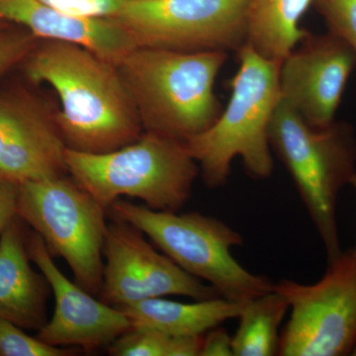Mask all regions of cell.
Here are the masks:
<instances>
[{
    "instance_id": "cell-1",
    "label": "cell",
    "mask_w": 356,
    "mask_h": 356,
    "mask_svg": "<svg viewBox=\"0 0 356 356\" xmlns=\"http://www.w3.org/2000/svg\"><path fill=\"white\" fill-rule=\"evenodd\" d=\"M23 63L30 81L57 92L54 120L69 149L108 153L144 134L120 70L109 60L79 44L44 41Z\"/></svg>"
},
{
    "instance_id": "cell-2",
    "label": "cell",
    "mask_w": 356,
    "mask_h": 356,
    "mask_svg": "<svg viewBox=\"0 0 356 356\" xmlns=\"http://www.w3.org/2000/svg\"><path fill=\"white\" fill-rule=\"evenodd\" d=\"M227 60L224 51L137 47L117 67L145 132L186 143L222 113L215 83Z\"/></svg>"
},
{
    "instance_id": "cell-3",
    "label": "cell",
    "mask_w": 356,
    "mask_h": 356,
    "mask_svg": "<svg viewBox=\"0 0 356 356\" xmlns=\"http://www.w3.org/2000/svg\"><path fill=\"white\" fill-rule=\"evenodd\" d=\"M236 54L238 67L229 83L228 104L209 129L186 142L204 184L213 189L227 184L236 158L254 179H266L273 172L269 128L281 99V64L248 44Z\"/></svg>"
},
{
    "instance_id": "cell-4",
    "label": "cell",
    "mask_w": 356,
    "mask_h": 356,
    "mask_svg": "<svg viewBox=\"0 0 356 356\" xmlns=\"http://www.w3.org/2000/svg\"><path fill=\"white\" fill-rule=\"evenodd\" d=\"M65 158L72 179L106 209L128 196L149 209L178 212L191 198L199 175L186 143L147 132L108 153L67 147Z\"/></svg>"
},
{
    "instance_id": "cell-5",
    "label": "cell",
    "mask_w": 356,
    "mask_h": 356,
    "mask_svg": "<svg viewBox=\"0 0 356 356\" xmlns=\"http://www.w3.org/2000/svg\"><path fill=\"white\" fill-rule=\"evenodd\" d=\"M269 140L289 172L307 212L324 243L327 261L343 252L337 222L339 192L356 173V135L348 122L325 128L307 124L280 99Z\"/></svg>"
},
{
    "instance_id": "cell-6",
    "label": "cell",
    "mask_w": 356,
    "mask_h": 356,
    "mask_svg": "<svg viewBox=\"0 0 356 356\" xmlns=\"http://www.w3.org/2000/svg\"><path fill=\"white\" fill-rule=\"evenodd\" d=\"M121 220L149 236L187 273L207 283L222 298L245 304L270 292L275 283L247 270L232 250L243 245L238 232L217 218L198 212H163L145 205L115 201L108 208Z\"/></svg>"
},
{
    "instance_id": "cell-7",
    "label": "cell",
    "mask_w": 356,
    "mask_h": 356,
    "mask_svg": "<svg viewBox=\"0 0 356 356\" xmlns=\"http://www.w3.org/2000/svg\"><path fill=\"white\" fill-rule=\"evenodd\" d=\"M105 211L65 175L19 184L18 216L41 236L51 255L67 261L77 284L96 297L104 269Z\"/></svg>"
},
{
    "instance_id": "cell-8",
    "label": "cell",
    "mask_w": 356,
    "mask_h": 356,
    "mask_svg": "<svg viewBox=\"0 0 356 356\" xmlns=\"http://www.w3.org/2000/svg\"><path fill=\"white\" fill-rule=\"evenodd\" d=\"M275 289L289 303L277 355L343 356L356 350V257L353 250L329 261L322 280L305 285L283 280Z\"/></svg>"
},
{
    "instance_id": "cell-9",
    "label": "cell",
    "mask_w": 356,
    "mask_h": 356,
    "mask_svg": "<svg viewBox=\"0 0 356 356\" xmlns=\"http://www.w3.org/2000/svg\"><path fill=\"white\" fill-rule=\"evenodd\" d=\"M113 19L144 48L229 53L247 42L245 0H127Z\"/></svg>"
},
{
    "instance_id": "cell-10",
    "label": "cell",
    "mask_w": 356,
    "mask_h": 356,
    "mask_svg": "<svg viewBox=\"0 0 356 356\" xmlns=\"http://www.w3.org/2000/svg\"><path fill=\"white\" fill-rule=\"evenodd\" d=\"M103 255L99 297L116 308L159 297L184 296L195 301L221 297L214 288L159 252L140 229L121 220L107 226Z\"/></svg>"
},
{
    "instance_id": "cell-11",
    "label": "cell",
    "mask_w": 356,
    "mask_h": 356,
    "mask_svg": "<svg viewBox=\"0 0 356 356\" xmlns=\"http://www.w3.org/2000/svg\"><path fill=\"white\" fill-rule=\"evenodd\" d=\"M355 67V51L343 39L308 32L280 65L281 99L312 127H327Z\"/></svg>"
},
{
    "instance_id": "cell-12",
    "label": "cell",
    "mask_w": 356,
    "mask_h": 356,
    "mask_svg": "<svg viewBox=\"0 0 356 356\" xmlns=\"http://www.w3.org/2000/svg\"><path fill=\"white\" fill-rule=\"evenodd\" d=\"M27 248L30 259L39 267L55 296L53 317L37 336L41 341L60 348L79 346L95 350L109 346L132 329L123 311L96 299L60 270L36 232H27Z\"/></svg>"
},
{
    "instance_id": "cell-13",
    "label": "cell",
    "mask_w": 356,
    "mask_h": 356,
    "mask_svg": "<svg viewBox=\"0 0 356 356\" xmlns=\"http://www.w3.org/2000/svg\"><path fill=\"white\" fill-rule=\"evenodd\" d=\"M64 140L32 96L0 93V178L21 184L67 173Z\"/></svg>"
},
{
    "instance_id": "cell-14",
    "label": "cell",
    "mask_w": 356,
    "mask_h": 356,
    "mask_svg": "<svg viewBox=\"0 0 356 356\" xmlns=\"http://www.w3.org/2000/svg\"><path fill=\"white\" fill-rule=\"evenodd\" d=\"M0 19L23 26L38 40L79 44L116 65L137 48L113 18L72 15L40 0H0Z\"/></svg>"
},
{
    "instance_id": "cell-15",
    "label": "cell",
    "mask_w": 356,
    "mask_h": 356,
    "mask_svg": "<svg viewBox=\"0 0 356 356\" xmlns=\"http://www.w3.org/2000/svg\"><path fill=\"white\" fill-rule=\"evenodd\" d=\"M30 261L27 232L18 216L0 236V320L40 331L47 323L50 286Z\"/></svg>"
},
{
    "instance_id": "cell-16",
    "label": "cell",
    "mask_w": 356,
    "mask_h": 356,
    "mask_svg": "<svg viewBox=\"0 0 356 356\" xmlns=\"http://www.w3.org/2000/svg\"><path fill=\"white\" fill-rule=\"evenodd\" d=\"M243 304L222 297L181 303L152 298L124 307L132 329L153 330L177 337H201L227 321L238 318Z\"/></svg>"
},
{
    "instance_id": "cell-17",
    "label": "cell",
    "mask_w": 356,
    "mask_h": 356,
    "mask_svg": "<svg viewBox=\"0 0 356 356\" xmlns=\"http://www.w3.org/2000/svg\"><path fill=\"white\" fill-rule=\"evenodd\" d=\"M314 0H245L247 42L261 56L282 64L308 30L300 26Z\"/></svg>"
},
{
    "instance_id": "cell-18",
    "label": "cell",
    "mask_w": 356,
    "mask_h": 356,
    "mask_svg": "<svg viewBox=\"0 0 356 356\" xmlns=\"http://www.w3.org/2000/svg\"><path fill=\"white\" fill-rule=\"evenodd\" d=\"M288 312L287 299L275 288L243 304L232 337L234 356L277 355L280 327Z\"/></svg>"
},
{
    "instance_id": "cell-19",
    "label": "cell",
    "mask_w": 356,
    "mask_h": 356,
    "mask_svg": "<svg viewBox=\"0 0 356 356\" xmlns=\"http://www.w3.org/2000/svg\"><path fill=\"white\" fill-rule=\"evenodd\" d=\"M203 336L177 337L153 330L131 329L109 346L114 356H196Z\"/></svg>"
},
{
    "instance_id": "cell-20",
    "label": "cell",
    "mask_w": 356,
    "mask_h": 356,
    "mask_svg": "<svg viewBox=\"0 0 356 356\" xmlns=\"http://www.w3.org/2000/svg\"><path fill=\"white\" fill-rule=\"evenodd\" d=\"M72 353L70 348L51 346L38 337L29 336L13 323L0 320V356H65Z\"/></svg>"
},
{
    "instance_id": "cell-21",
    "label": "cell",
    "mask_w": 356,
    "mask_h": 356,
    "mask_svg": "<svg viewBox=\"0 0 356 356\" xmlns=\"http://www.w3.org/2000/svg\"><path fill=\"white\" fill-rule=\"evenodd\" d=\"M313 6L329 31L343 39L356 55V0H314Z\"/></svg>"
},
{
    "instance_id": "cell-22",
    "label": "cell",
    "mask_w": 356,
    "mask_h": 356,
    "mask_svg": "<svg viewBox=\"0 0 356 356\" xmlns=\"http://www.w3.org/2000/svg\"><path fill=\"white\" fill-rule=\"evenodd\" d=\"M38 39L29 31L0 30V76L25 60Z\"/></svg>"
},
{
    "instance_id": "cell-23",
    "label": "cell",
    "mask_w": 356,
    "mask_h": 356,
    "mask_svg": "<svg viewBox=\"0 0 356 356\" xmlns=\"http://www.w3.org/2000/svg\"><path fill=\"white\" fill-rule=\"evenodd\" d=\"M63 13L89 18H114L127 0H40Z\"/></svg>"
},
{
    "instance_id": "cell-24",
    "label": "cell",
    "mask_w": 356,
    "mask_h": 356,
    "mask_svg": "<svg viewBox=\"0 0 356 356\" xmlns=\"http://www.w3.org/2000/svg\"><path fill=\"white\" fill-rule=\"evenodd\" d=\"M19 184L0 178V236L18 217Z\"/></svg>"
},
{
    "instance_id": "cell-25",
    "label": "cell",
    "mask_w": 356,
    "mask_h": 356,
    "mask_svg": "<svg viewBox=\"0 0 356 356\" xmlns=\"http://www.w3.org/2000/svg\"><path fill=\"white\" fill-rule=\"evenodd\" d=\"M200 356H234L233 341L228 332L222 327H214L203 336Z\"/></svg>"
},
{
    "instance_id": "cell-26",
    "label": "cell",
    "mask_w": 356,
    "mask_h": 356,
    "mask_svg": "<svg viewBox=\"0 0 356 356\" xmlns=\"http://www.w3.org/2000/svg\"><path fill=\"white\" fill-rule=\"evenodd\" d=\"M350 185H351V186H353V188H355V191H356V173L355 175H353V177L351 178V181H350ZM353 254H355V257H356V243H355V248H353Z\"/></svg>"
},
{
    "instance_id": "cell-27",
    "label": "cell",
    "mask_w": 356,
    "mask_h": 356,
    "mask_svg": "<svg viewBox=\"0 0 356 356\" xmlns=\"http://www.w3.org/2000/svg\"><path fill=\"white\" fill-rule=\"evenodd\" d=\"M2 21H3V20L0 19V24H1ZM0 30H1V29H0Z\"/></svg>"
}]
</instances>
